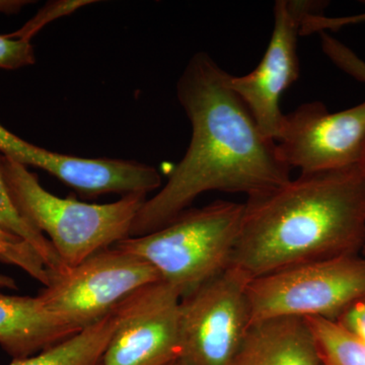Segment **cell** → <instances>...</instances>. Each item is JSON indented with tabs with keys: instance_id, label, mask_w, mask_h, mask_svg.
I'll list each match as a JSON object with an SVG mask.
<instances>
[{
	"instance_id": "6da1fadb",
	"label": "cell",
	"mask_w": 365,
	"mask_h": 365,
	"mask_svg": "<svg viewBox=\"0 0 365 365\" xmlns=\"http://www.w3.org/2000/svg\"><path fill=\"white\" fill-rule=\"evenodd\" d=\"M230 76L207 53L189 60L177 97L191 123V141L167 182L139 209L130 237L165 227L206 192L251 198L292 179L275 140L264 135Z\"/></svg>"
},
{
	"instance_id": "7a4b0ae2",
	"label": "cell",
	"mask_w": 365,
	"mask_h": 365,
	"mask_svg": "<svg viewBox=\"0 0 365 365\" xmlns=\"http://www.w3.org/2000/svg\"><path fill=\"white\" fill-rule=\"evenodd\" d=\"M365 182L359 165L300 174L248 198L230 267L250 280L309 262L361 254Z\"/></svg>"
},
{
	"instance_id": "3957f363",
	"label": "cell",
	"mask_w": 365,
	"mask_h": 365,
	"mask_svg": "<svg viewBox=\"0 0 365 365\" xmlns=\"http://www.w3.org/2000/svg\"><path fill=\"white\" fill-rule=\"evenodd\" d=\"M0 170L21 216L51 242L66 267L130 237L146 196L133 194L107 204L81 202L50 193L28 168L0 155Z\"/></svg>"
},
{
	"instance_id": "277c9868",
	"label": "cell",
	"mask_w": 365,
	"mask_h": 365,
	"mask_svg": "<svg viewBox=\"0 0 365 365\" xmlns=\"http://www.w3.org/2000/svg\"><path fill=\"white\" fill-rule=\"evenodd\" d=\"M242 216L244 204L215 201L190 207L160 230L115 247L148 262L182 299L227 270Z\"/></svg>"
},
{
	"instance_id": "5b68a950",
	"label": "cell",
	"mask_w": 365,
	"mask_h": 365,
	"mask_svg": "<svg viewBox=\"0 0 365 365\" xmlns=\"http://www.w3.org/2000/svg\"><path fill=\"white\" fill-rule=\"evenodd\" d=\"M365 297V257L348 255L299 264L250 281L251 324L294 317L336 321Z\"/></svg>"
},
{
	"instance_id": "8992f818",
	"label": "cell",
	"mask_w": 365,
	"mask_h": 365,
	"mask_svg": "<svg viewBox=\"0 0 365 365\" xmlns=\"http://www.w3.org/2000/svg\"><path fill=\"white\" fill-rule=\"evenodd\" d=\"M160 280L148 262L114 246L51 274L49 285L38 295L49 311L81 332L137 290Z\"/></svg>"
},
{
	"instance_id": "52a82bcc",
	"label": "cell",
	"mask_w": 365,
	"mask_h": 365,
	"mask_svg": "<svg viewBox=\"0 0 365 365\" xmlns=\"http://www.w3.org/2000/svg\"><path fill=\"white\" fill-rule=\"evenodd\" d=\"M250 279L228 266L179 307L182 365H230L251 325Z\"/></svg>"
},
{
	"instance_id": "ba28073f",
	"label": "cell",
	"mask_w": 365,
	"mask_h": 365,
	"mask_svg": "<svg viewBox=\"0 0 365 365\" xmlns=\"http://www.w3.org/2000/svg\"><path fill=\"white\" fill-rule=\"evenodd\" d=\"M324 2L278 0L270 42L260 63L242 76H230V86L253 115L264 135L276 141L285 115L281 96L299 78L297 41L307 16L323 13Z\"/></svg>"
},
{
	"instance_id": "9c48e42d",
	"label": "cell",
	"mask_w": 365,
	"mask_h": 365,
	"mask_svg": "<svg viewBox=\"0 0 365 365\" xmlns=\"http://www.w3.org/2000/svg\"><path fill=\"white\" fill-rule=\"evenodd\" d=\"M275 143L281 160L300 174L359 165L365 150V101L335 113L321 102L302 104L285 115Z\"/></svg>"
},
{
	"instance_id": "30bf717a",
	"label": "cell",
	"mask_w": 365,
	"mask_h": 365,
	"mask_svg": "<svg viewBox=\"0 0 365 365\" xmlns=\"http://www.w3.org/2000/svg\"><path fill=\"white\" fill-rule=\"evenodd\" d=\"M181 295L165 281L137 290L114 311L111 339L101 365H173L181 356Z\"/></svg>"
},
{
	"instance_id": "8fae6325",
	"label": "cell",
	"mask_w": 365,
	"mask_h": 365,
	"mask_svg": "<svg viewBox=\"0 0 365 365\" xmlns=\"http://www.w3.org/2000/svg\"><path fill=\"white\" fill-rule=\"evenodd\" d=\"M0 155L14 162L47 172L86 198L118 194L148 196L162 188L155 168L135 160L83 158L34 145L0 124Z\"/></svg>"
},
{
	"instance_id": "7c38bea8",
	"label": "cell",
	"mask_w": 365,
	"mask_h": 365,
	"mask_svg": "<svg viewBox=\"0 0 365 365\" xmlns=\"http://www.w3.org/2000/svg\"><path fill=\"white\" fill-rule=\"evenodd\" d=\"M78 333L49 311L39 295L0 292V347L13 359L33 356Z\"/></svg>"
},
{
	"instance_id": "4fadbf2b",
	"label": "cell",
	"mask_w": 365,
	"mask_h": 365,
	"mask_svg": "<svg viewBox=\"0 0 365 365\" xmlns=\"http://www.w3.org/2000/svg\"><path fill=\"white\" fill-rule=\"evenodd\" d=\"M230 365H323L306 319L279 317L250 325Z\"/></svg>"
},
{
	"instance_id": "5bb4252c",
	"label": "cell",
	"mask_w": 365,
	"mask_h": 365,
	"mask_svg": "<svg viewBox=\"0 0 365 365\" xmlns=\"http://www.w3.org/2000/svg\"><path fill=\"white\" fill-rule=\"evenodd\" d=\"M115 324L116 319L113 312L102 321L63 342L33 356L13 359L9 365H101Z\"/></svg>"
},
{
	"instance_id": "9a60e30c",
	"label": "cell",
	"mask_w": 365,
	"mask_h": 365,
	"mask_svg": "<svg viewBox=\"0 0 365 365\" xmlns=\"http://www.w3.org/2000/svg\"><path fill=\"white\" fill-rule=\"evenodd\" d=\"M323 365H365V345L331 319L307 318Z\"/></svg>"
},
{
	"instance_id": "2e32d148",
	"label": "cell",
	"mask_w": 365,
	"mask_h": 365,
	"mask_svg": "<svg viewBox=\"0 0 365 365\" xmlns=\"http://www.w3.org/2000/svg\"><path fill=\"white\" fill-rule=\"evenodd\" d=\"M0 230L20 237L28 242L51 273H58L66 268L60 260L51 242L42 232L36 230L19 212L0 170Z\"/></svg>"
},
{
	"instance_id": "e0dca14e",
	"label": "cell",
	"mask_w": 365,
	"mask_h": 365,
	"mask_svg": "<svg viewBox=\"0 0 365 365\" xmlns=\"http://www.w3.org/2000/svg\"><path fill=\"white\" fill-rule=\"evenodd\" d=\"M0 262L25 271L34 279L48 287L51 272L35 250L20 237L0 230Z\"/></svg>"
},
{
	"instance_id": "ac0fdd59",
	"label": "cell",
	"mask_w": 365,
	"mask_h": 365,
	"mask_svg": "<svg viewBox=\"0 0 365 365\" xmlns=\"http://www.w3.org/2000/svg\"><path fill=\"white\" fill-rule=\"evenodd\" d=\"M322 48L331 61L348 76L365 83V60L348 46L327 33L321 34Z\"/></svg>"
},
{
	"instance_id": "d6986e66",
	"label": "cell",
	"mask_w": 365,
	"mask_h": 365,
	"mask_svg": "<svg viewBox=\"0 0 365 365\" xmlns=\"http://www.w3.org/2000/svg\"><path fill=\"white\" fill-rule=\"evenodd\" d=\"M93 1H83V0H66V1L50 2L46 4L42 9L36 14L35 16L26 24L23 28L20 29L18 32L9 34V38L13 39H23L30 41L32 39L36 33L39 32L43 26L47 25L48 23L55 20V19L61 18L73 13L76 9H81V6L91 4Z\"/></svg>"
},
{
	"instance_id": "ffe728a7",
	"label": "cell",
	"mask_w": 365,
	"mask_h": 365,
	"mask_svg": "<svg viewBox=\"0 0 365 365\" xmlns=\"http://www.w3.org/2000/svg\"><path fill=\"white\" fill-rule=\"evenodd\" d=\"M35 61V51L30 41L0 35V68L14 71L32 66Z\"/></svg>"
},
{
	"instance_id": "44dd1931",
	"label": "cell",
	"mask_w": 365,
	"mask_h": 365,
	"mask_svg": "<svg viewBox=\"0 0 365 365\" xmlns=\"http://www.w3.org/2000/svg\"><path fill=\"white\" fill-rule=\"evenodd\" d=\"M336 322L365 345V297L346 309Z\"/></svg>"
},
{
	"instance_id": "7402d4cb",
	"label": "cell",
	"mask_w": 365,
	"mask_h": 365,
	"mask_svg": "<svg viewBox=\"0 0 365 365\" xmlns=\"http://www.w3.org/2000/svg\"><path fill=\"white\" fill-rule=\"evenodd\" d=\"M30 4L31 1H26V0H0V14H18L23 7Z\"/></svg>"
},
{
	"instance_id": "603a6c76",
	"label": "cell",
	"mask_w": 365,
	"mask_h": 365,
	"mask_svg": "<svg viewBox=\"0 0 365 365\" xmlns=\"http://www.w3.org/2000/svg\"><path fill=\"white\" fill-rule=\"evenodd\" d=\"M16 288L18 285L14 278L0 274V289H16Z\"/></svg>"
},
{
	"instance_id": "cb8c5ba5",
	"label": "cell",
	"mask_w": 365,
	"mask_h": 365,
	"mask_svg": "<svg viewBox=\"0 0 365 365\" xmlns=\"http://www.w3.org/2000/svg\"><path fill=\"white\" fill-rule=\"evenodd\" d=\"M359 169L361 170L362 176H364V182H365V150L364 151V155H362L361 160H360L359 163Z\"/></svg>"
},
{
	"instance_id": "d4e9b609",
	"label": "cell",
	"mask_w": 365,
	"mask_h": 365,
	"mask_svg": "<svg viewBox=\"0 0 365 365\" xmlns=\"http://www.w3.org/2000/svg\"><path fill=\"white\" fill-rule=\"evenodd\" d=\"M173 365H182V364H181V362L177 361L176 364H174Z\"/></svg>"
},
{
	"instance_id": "484cf974",
	"label": "cell",
	"mask_w": 365,
	"mask_h": 365,
	"mask_svg": "<svg viewBox=\"0 0 365 365\" xmlns=\"http://www.w3.org/2000/svg\"><path fill=\"white\" fill-rule=\"evenodd\" d=\"M361 254L364 255V256L365 257V247H364V251H362Z\"/></svg>"
}]
</instances>
